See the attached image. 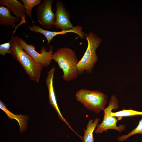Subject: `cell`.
Segmentation results:
<instances>
[{
  "label": "cell",
  "instance_id": "2",
  "mask_svg": "<svg viewBox=\"0 0 142 142\" xmlns=\"http://www.w3.org/2000/svg\"><path fill=\"white\" fill-rule=\"evenodd\" d=\"M52 59L56 62L63 73V79L69 81L76 79L78 75L77 66L79 61L72 49L64 47L57 49L53 54Z\"/></svg>",
  "mask_w": 142,
  "mask_h": 142
},
{
  "label": "cell",
  "instance_id": "3",
  "mask_svg": "<svg viewBox=\"0 0 142 142\" xmlns=\"http://www.w3.org/2000/svg\"><path fill=\"white\" fill-rule=\"evenodd\" d=\"M85 38L88 42L87 49L77 65L78 74H83L85 72L90 74L98 59L96 50L102 41L98 35L91 31L86 34Z\"/></svg>",
  "mask_w": 142,
  "mask_h": 142
},
{
  "label": "cell",
  "instance_id": "14",
  "mask_svg": "<svg viewBox=\"0 0 142 142\" xmlns=\"http://www.w3.org/2000/svg\"><path fill=\"white\" fill-rule=\"evenodd\" d=\"M26 9V14L33 22L32 17V11L33 8L35 6L40 4L41 0H21Z\"/></svg>",
  "mask_w": 142,
  "mask_h": 142
},
{
  "label": "cell",
  "instance_id": "1",
  "mask_svg": "<svg viewBox=\"0 0 142 142\" xmlns=\"http://www.w3.org/2000/svg\"><path fill=\"white\" fill-rule=\"evenodd\" d=\"M10 41L11 54L21 65L31 80L39 82L43 66L34 62L22 48L15 37H12Z\"/></svg>",
  "mask_w": 142,
  "mask_h": 142
},
{
  "label": "cell",
  "instance_id": "12",
  "mask_svg": "<svg viewBox=\"0 0 142 142\" xmlns=\"http://www.w3.org/2000/svg\"><path fill=\"white\" fill-rule=\"evenodd\" d=\"M0 108L5 113L10 119H14L18 122L20 132L23 131L26 129L27 120L26 116L13 114L7 108L5 104L1 100L0 101Z\"/></svg>",
  "mask_w": 142,
  "mask_h": 142
},
{
  "label": "cell",
  "instance_id": "15",
  "mask_svg": "<svg viewBox=\"0 0 142 142\" xmlns=\"http://www.w3.org/2000/svg\"><path fill=\"white\" fill-rule=\"evenodd\" d=\"M111 116L118 118H122L124 116H129L136 115H142V111H138L130 109L125 110L124 109L122 110L117 112L111 113Z\"/></svg>",
  "mask_w": 142,
  "mask_h": 142
},
{
  "label": "cell",
  "instance_id": "16",
  "mask_svg": "<svg viewBox=\"0 0 142 142\" xmlns=\"http://www.w3.org/2000/svg\"><path fill=\"white\" fill-rule=\"evenodd\" d=\"M138 134L142 135V119L139 121L138 126L135 129L127 134L118 137V140L119 141H124L131 136Z\"/></svg>",
  "mask_w": 142,
  "mask_h": 142
},
{
  "label": "cell",
  "instance_id": "11",
  "mask_svg": "<svg viewBox=\"0 0 142 142\" xmlns=\"http://www.w3.org/2000/svg\"><path fill=\"white\" fill-rule=\"evenodd\" d=\"M20 18L13 16L11 14V11L7 7L2 6H0V24L4 27L11 26L15 28V23Z\"/></svg>",
  "mask_w": 142,
  "mask_h": 142
},
{
  "label": "cell",
  "instance_id": "17",
  "mask_svg": "<svg viewBox=\"0 0 142 142\" xmlns=\"http://www.w3.org/2000/svg\"><path fill=\"white\" fill-rule=\"evenodd\" d=\"M11 44L9 40L8 42L0 45V54L5 56L6 54H11Z\"/></svg>",
  "mask_w": 142,
  "mask_h": 142
},
{
  "label": "cell",
  "instance_id": "8",
  "mask_svg": "<svg viewBox=\"0 0 142 142\" xmlns=\"http://www.w3.org/2000/svg\"><path fill=\"white\" fill-rule=\"evenodd\" d=\"M56 11L53 26L62 30L68 29L74 26L69 20L70 14L63 3L59 1H56Z\"/></svg>",
  "mask_w": 142,
  "mask_h": 142
},
{
  "label": "cell",
  "instance_id": "5",
  "mask_svg": "<svg viewBox=\"0 0 142 142\" xmlns=\"http://www.w3.org/2000/svg\"><path fill=\"white\" fill-rule=\"evenodd\" d=\"M119 107L118 100L115 95L113 94L110 97L108 106L103 110V120L101 123L97 125V129L94 131L95 133L101 134L109 129H114L120 133L125 130V126L124 125H120L119 126L116 125L117 121L121 120L122 118H119L117 119L110 114L112 110H115Z\"/></svg>",
  "mask_w": 142,
  "mask_h": 142
},
{
  "label": "cell",
  "instance_id": "7",
  "mask_svg": "<svg viewBox=\"0 0 142 142\" xmlns=\"http://www.w3.org/2000/svg\"><path fill=\"white\" fill-rule=\"evenodd\" d=\"M53 0H44L36 9L37 19L45 28L50 29L53 26L55 14L52 10Z\"/></svg>",
  "mask_w": 142,
  "mask_h": 142
},
{
  "label": "cell",
  "instance_id": "13",
  "mask_svg": "<svg viewBox=\"0 0 142 142\" xmlns=\"http://www.w3.org/2000/svg\"><path fill=\"white\" fill-rule=\"evenodd\" d=\"M100 119L98 118L94 120H89L86 129L84 131V135L82 138L83 142H94L93 133Z\"/></svg>",
  "mask_w": 142,
  "mask_h": 142
},
{
  "label": "cell",
  "instance_id": "9",
  "mask_svg": "<svg viewBox=\"0 0 142 142\" xmlns=\"http://www.w3.org/2000/svg\"><path fill=\"white\" fill-rule=\"evenodd\" d=\"M55 70V67H53L48 73L46 80V83L48 92L49 103L56 111L60 119L64 122L72 131L74 132L75 131L62 115L58 106L53 85V79Z\"/></svg>",
  "mask_w": 142,
  "mask_h": 142
},
{
  "label": "cell",
  "instance_id": "4",
  "mask_svg": "<svg viewBox=\"0 0 142 142\" xmlns=\"http://www.w3.org/2000/svg\"><path fill=\"white\" fill-rule=\"evenodd\" d=\"M76 100L88 110L96 114L100 113L105 108L108 97L101 91L81 89L76 92Z\"/></svg>",
  "mask_w": 142,
  "mask_h": 142
},
{
  "label": "cell",
  "instance_id": "6",
  "mask_svg": "<svg viewBox=\"0 0 142 142\" xmlns=\"http://www.w3.org/2000/svg\"><path fill=\"white\" fill-rule=\"evenodd\" d=\"M15 37L22 48L29 54L36 63L45 67H47L50 65L52 60V55L54 53L52 46L49 45L50 49L48 51L44 46H43L39 53L36 51L34 45L28 44L22 38L17 36Z\"/></svg>",
  "mask_w": 142,
  "mask_h": 142
},
{
  "label": "cell",
  "instance_id": "10",
  "mask_svg": "<svg viewBox=\"0 0 142 142\" xmlns=\"http://www.w3.org/2000/svg\"><path fill=\"white\" fill-rule=\"evenodd\" d=\"M0 4L6 7L15 16L26 21V9L24 5L17 0H0Z\"/></svg>",
  "mask_w": 142,
  "mask_h": 142
}]
</instances>
